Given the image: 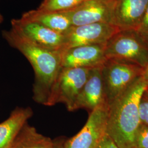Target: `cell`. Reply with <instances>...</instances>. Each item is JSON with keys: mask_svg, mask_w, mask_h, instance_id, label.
<instances>
[{"mask_svg": "<svg viewBox=\"0 0 148 148\" xmlns=\"http://www.w3.org/2000/svg\"><path fill=\"white\" fill-rule=\"evenodd\" d=\"M2 36L31 64L35 73L32 98L37 103L47 106L52 88L62 69L61 52L40 46L11 28L3 31Z\"/></svg>", "mask_w": 148, "mask_h": 148, "instance_id": "obj_1", "label": "cell"}, {"mask_svg": "<svg viewBox=\"0 0 148 148\" xmlns=\"http://www.w3.org/2000/svg\"><path fill=\"white\" fill-rule=\"evenodd\" d=\"M148 85L140 76L109 105L106 134L119 148H135L140 125L139 106Z\"/></svg>", "mask_w": 148, "mask_h": 148, "instance_id": "obj_2", "label": "cell"}, {"mask_svg": "<svg viewBox=\"0 0 148 148\" xmlns=\"http://www.w3.org/2000/svg\"><path fill=\"white\" fill-rule=\"evenodd\" d=\"M106 59L136 64L144 69L148 63V44L135 30L119 31L105 45Z\"/></svg>", "mask_w": 148, "mask_h": 148, "instance_id": "obj_3", "label": "cell"}, {"mask_svg": "<svg viewBox=\"0 0 148 148\" xmlns=\"http://www.w3.org/2000/svg\"><path fill=\"white\" fill-rule=\"evenodd\" d=\"M143 69L130 62L106 59L102 65L101 72L108 106L141 76Z\"/></svg>", "mask_w": 148, "mask_h": 148, "instance_id": "obj_4", "label": "cell"}, {"mask_svg": "<svg viewBox=\"0 0 148 148\" xmlns=\"http://www.w3.org/2000/svg\"><path fill=\"white\" fill-rule=\"evenodd\" d=\"M62 68L52 88L47 106L63 103L73 111L74 104L88 77L90 69Z\"/></svg>", "mask_w": 148, "mask_h": 148, "instance_id": "obj_5", "label": "cell"}, {"mask_svg": "<svg viewBox=\"0 0 148 148\" xmlns=\"http://www.w3.org/2000/svg\"><path fill=\"white\" fill-rule=\"evenodd\" d=\"M109 106L90 112L85 126L74 137L64 141L63 148H97L106 134Z\"/></svg>", "mask_w": 148, "mask_h": 148, "instance_id": "obj_6", "label": "cell"}, {"mask_svg": "<svg viewBox=\"0 0 148 148\" xmlns=\"http://www.w3.org/2000/svg\"><path fill=\"white\" fill-rule=\"evenodd\" d=\"M119 31L120 30L116 27L106 23L72 26L64 34V45L62 51L80 46L106 45L107 41Z\"/></svg>", "mask_w": 148, "mask_h": 148, "instance_id": "obj_7", "label": "cell"}, {"mask_svg": "<svg viewBox=\"0 0 148 148\" xmlns=\"http://www.w3.org/2000/svg\"><path fill=\"white\" fill-rule=\"evenodd\" d=\"M11 29L32 42L46 49L62 51L64 35L42 25L22 18L11 21Z\"/></svg>", "mask_w": 148, "mask_h": 148, "instance_id": "obj_8", "label": "cell"}, {"mask_svg": "<svg viewBox=\"0 0 148 148\" xmlns=\"http://www.w3.org/2000/svg\"><path fill=\"white\" fill-rule=\"evenodd\" d=\"M114 0H85L73 9L63 12L72 26L94 23L111 24Z\"/></svg>", "mask_w": 148, "mask_h": 148, "instance_id": "obj_9", "label": "cell"}, {"mask_svg": "<svg viewBox=\"0 0 148 148\" xmlns=\"http://www.w3.org/2000/svg\"><path fill=\"white\" fill-rule=\"evenodd\" d=\"M102 65L90 69L88 77L75 103L73 111L86 109L90 112L108 104L101 72Z\"/></svg>", "mask_w": 148, "mask_h": 148, "instance_id": "obj_10", "label": "cell"}, {"mask_svg": "<svg viewBox=\"0 0 148 148\" xmlns=\"http://www.w3.org/2000/svg\"><path fill=\"white\" fill-rule=\"evenodd\" d=\"M148 5V0H114L111 24L120 31L136 30Z\"/></svg>", "mask_w": 148, "mask_h": 148, "instance_id": "obj_11", "label": "cell"}, {"mask_svg": "<svg viewBox=\"0 0 148 148\" xmlns=\"http://www.w3.org/2000/svg\"><path fill=\"white\" fill-rule=\"evenodd\" d=\"M62 68H92L106 60L105 45H93L70 48L61 52Z\"/></svg>", "mask_w": 148, "mask_h": 148, "instance_id": "obj_12", "label": "cell"}, {"mask_svg": "<svg viewBox=\"0 0 148 148\" xmlns=\"http://www.w3.org/2000/svg\"><path fill=\"white\" fill-rule=\"evenodd\" d=\"M33 115L29 107L16 108L0 123V148H12L21 128Z\"/></svg>", "mask_w": 148, "mask_h": 148, "instance_id": "obj_13", "label": "cell"}, {"mask_svg": "<svg viewBox=\"0 0 148 148\" xmlns=\"http://www.w3.org/2000/svg\"><path fill=\"white\" fill-rule=\"evenodd\" d=\"M21 18L38 23L63 35L72 27L71 21L65 12H48L36 9L23 13Z\"/></svg>", "mask_w": 148, "mask_h": 148, "instance_id": "obj_14", "label": "cell"}, {"mask_svg": "<svg viewBox=\"0 0 148 148\" xmlns=\"http://www.w3.org/2000/svg\"><path fill=\"white\" fill-rule=\"evenodd\" d=\"M12 148H55V142L38 132L27 122L21 128Z\"/></svg>", "mask_w": 148, "mask_h": 148, "instance_id": "obj_15", "label": "cell"}, {"mask_svg": "<svg viewBox=\"0 0 148 148\" xmlns=\"http://www.w3.org/2000/svg\"><path fill=\"white\" fill-rule=\"evenodd\" d=\"M85 0H43L37 9L41 11L63 12L70 11Z\"/></svg>", "mask_w": 148, "mask_h": 148, "instance_id": "obj_16", "label": "cell"}, {"mask_svg": "<svg viewBox=\"0 0 148 148\" xmlns=\"http://www.w3.org/2000/svg\"><path fill=\"white\" fill-rule=\"evenodd\" d=\"M135 148H148V126L140 123L136 136Z\"/></svg>", "mask_w": 148, "mask_h": 148, "instance_id": "obj_17", "label": "cell"}, {"mask_svg": "<svg viewBox=\"0 0 148 148\" xmlns=\"http://www.w3.org/2000/svg\"><path fill=\"white\" fill-rule=\"evenodd\" d=\"M135 32L148 44V5L142 20Z\"/></svg>", "mask_w": 148, "mask_h": 148, "instance_id": "obj_18", "label": "cell"}, {"mask_svg": "<svg viewBox=\"0 0 148 148\" xmlns=\"http://www.w3.org/2000/svg\"><path fill=\"white\" fill-rule=\"evenodd\" d=\"M140 123L148 126V97L143 93L139 106Z\"/></svg>", "mask_w": 148, "mask_h": 148, "instance_id": "obj_19", "label": "cell"}, {"mask_svg": "<svg viewBox=\"0 0 148 148\" xmlns=\"http://www.w3.org/2000/svg\"><path fill=\"white\" fill-rule=\"evenodd\" d=\"M97 148H119L107 134L104 136Z\"/></svg>", "mask_w": 148, "mask_h": 148, "instance_id": "obj_20", "label": "cell"}, {"mask_svg": "<svg viewBox=\"0 0 148 148\" xmlns=\"http://www.w3.org/2000/svg\"><path fill=\"white\" fill-rule=\"evenodd\" d=\"M143 79L145 81L148 86V63L146 66L143 69V71L141 75Z\"/></svg>", "mask_w": 148, "mask_h": 148, "instance_id": "obj_21", "label": "cell"}, {"mask_svg": "<svg viewBox=\"0 0 148 148\" xmlns=\"http://www.w3.org/2000/svg\"><path fill=\"white\" fill-rule=\"evenodd\" d=\"M65 140H58L55 142V148H63L64 143Z\"/></svg>", "mask_w": 148, "mask_h": 148, "instance_id": "obj_22", "label": "cell"}, {"mask_svg": "<svg viewBox=\"0 0 148 148\" xmlns=\"http://www.w3.org/2000/svg\"><path fill=\"white\" fill-rule=\"evenodd\" d=\"M3 21V17L2 15L0 13V25L2 23Z\"/></svg>", "mask_w": 148, "mask_h": 148, "instance_id": "obj_23", "label": "cell"}, {"mask_svg": "<svg viewBox=\"0 0 148 148\" xmlns=\"http://www.w3.org/2000/svg\"><path fill=\"white\" fill-rule=\"evenodd\" d=\"M144 94L146 95V96H147L148 97V86L147 87V88H146V90H145Z\"/></svg>", "mask_w": 148, "mask_h": 148, "instance_id": "obj_24", "label": "cell"}, {"mask_svg": "<svg viewBox=\"0 0 148 148\" xmlns=\"http://www.w3.org/2000/svg\"></svg>", "mask_w": 148, "mask_h": 148, "instance_id": "obj_25", "label": "cell"}]
</instances>
